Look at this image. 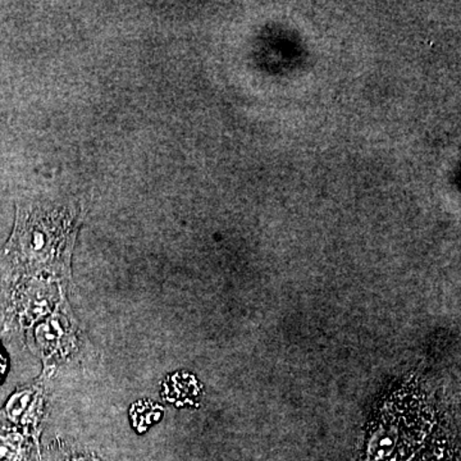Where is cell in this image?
Wrapping results in <instances>:
<instances>
[{
    "label": "cell",
    "instance_id": "1",
    "mask_svg": "<svg viewBox=\"0 0 461 461\" xmlns=\"http://www.w3.org/2000/svg\"><path fill=\"white\" fill-rule=\"evenodd\" d=\"M5 372H7V359H5L3 351L0 350V382L5 378Z\"/></svg>",
    "mask_w": 461,
    "mask_h": 461
}]
</instances>
